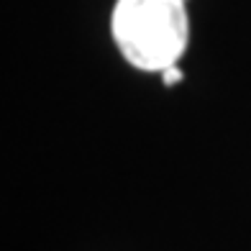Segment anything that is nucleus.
I'll return each mask as SVG.
<instances>
[{"instance_id":"1","label":"nucleus","mask_w":251,"mask_h":251,"mask_svg":"<svg viewBox=\"0 0 251 251\" xmlns=\"http://www.w3.org/2000/svg\"><path fill=\"white\" fill-rule=\"evenodd\" d=\"M110 28L126 62L144 72L175 67L190 36L185 0H118Z\"/></svg>"},{"instance_id":"2","label":"nucleus","mask_w":251,"mask_h":251,"mask_svg":"<svg viewBox=\"0 0 251 251\" xmlns=\"http://www.w3.org/2000/svg\"><path fill=\"white\" fill-rule=\"evenodd\" d=\"M182 77H185V75H182V70L175 64V67H169V70H164V72H162V82H164L167 87H172V85L182 82Z\"/></svg>"}]
</instances>
